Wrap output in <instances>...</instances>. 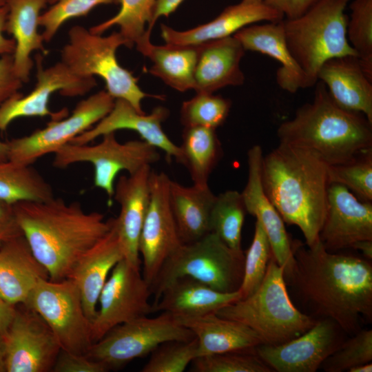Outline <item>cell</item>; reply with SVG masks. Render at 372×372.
Listing matches in <instances>:
<instances>
[{
  "label": "cell",
  "mask_w": 372,
  "mask_h": 372,
  "mask_svg": "<svg viewBox=\"0 0 372 372\" xmlns=\"http://www.w3.org/2000/svg\"><path fill=\"white\" fill-rule=\"evenodd\" d=\"M295 258L285 280L309 316L328 318L349 334L361 329L364 320H372V265L358 256L327 251L320 240L305 248L292 242Z\"/></svg>",
  "instance_id": "1"
},
{
  "label": "cell",
  "mask_w": 372,
  "mask_h": 372,
  "mask_svg": "<svg viewBox=\"0 0 372 372\" xmlns=\"http://www.w3.org/2000/svg\"><path fill=\"white\" fill-rule=\"evenodd\" d=\"M14 209L19 227L50 280L68 278L80 258L111 229L114 218L105 220L97 211L86 212L77 202L60 198L21 201Z\"/></svg>",
  "instance_id": "2"
},
{
  "label": "cell",
  "mask_w": 372,
  "mask_h": 372,
  "mask_svg": "<svg viewBox=\"0 0 372 372\" xmlns=\"http://www.w3.org/2000/svg\"><path fill=\"white\" fill-rule=\"evenodd\" d=\"M261 177L284 222L299 227L308 247L317 242L327 207L329 165L308 149L279 143L262 157Z\"/></svg>",
  "instance_id": "3"
},
{
  "label": "cell",
  "mask_w": 372,
  "mask_h": 372,
  "mask_svg": "<svg viewBox=\"0 0 372 372\" xmlns=\"http://www.w3.org/2000/svg\"><path fill=\"white\" fill-rule=\"evenodd\" d=\"M313 99L277 130L280 143L308 149L328 165L347 162L372 148V123L358 112L339 107L318 81Z\"/></svg>",
  "instance_id": "4"
},
{
  "label": "cell",
  "mask_w": 372,
  "mask_h": 372,
  "mask_svg": "<svg viewBox=\"0 0 372 372\" xmlns=\"http://www.w3.org/2000/svg\"><path fill=\"white\" fill-rule=\"evenodd\" d=\"M216 313L246 324L257 333L262 344L269 345L280 344L297 338L317 320L293 304L287 291L284 268L272 255L257 290L220 308Z\"/></svg>",
  "instance_id": "5"
},
{
  "label": "cell",
  "mask_w": 372,
  "mask_h": 372,
  "mask_svg": "<svg viewBox=\"0 0 372 372\" xmlns=\"http://www.w3.org/2000/svg\"><path fill=\"white\" fill-rule=\"evenodd\" d=\"M351 0H318L302 15L282 20L285 41L310 87L323 63L356 53L347 37L345 8Z\"/></svg>",
  "instance_id": "6"
},
{
  "label": "cell",
  "mask_w": 372,
  "mask_h": 372,
  "mask_svg": "<svg viewBox=\"0 0 372 372\" xmlns=\"http://www.w3.org/2000/svg\"><path fill=\"white\" fill-rule=\"evenodd\" d=\"M121 45H125V41L119 32L103 37L81 25H74L68 31V42L61 49V61L79 76H100L105 83L106 91L114 99L125 100L136 111L145 113L141 105L144 99L164 97L144 92L137 79L120 65L116 52Z\"/></svg>",
  "instance_id": "7"
},
{
  "label": "cell",
  "mask_w": 372,
  "mask_h": 372,
  "mask_svg": "<svg viewBox=\"0 0 372 372\" xmlns=\"http://www.w3.org/2000/svg\"><path fill=\"white\" fill-rule=\"evenodd\" d=\"M245 254L229 248L209 232L182 244L163 263L150 285L155 304L164 288L176 278L188 276L223 293L238 291L244 273Z\"/></svg>",
  "instance_id": "8"
},
{
  "label": "cell",
  "mask_w": 372,
  "mask_h": 372,
  "mask_svg": "<svg viewBox=\"0 0 372 372\" xmlns=\"http://www.w3.org/2000/svg\"><path fill=\"white\" fill-rule=\"evenodd\" d=\"M98 144L67 143L56 150L52 165L65 168L77 163H90L94 167V185L103 189L108 198V205L114 200V183L118 173L127 171L133 174L145 165L160 160L157 148L143 140L119 143L115 132L104 134Z\"/></svg>",
  "instance_id": "9"
},
{
  "label": "cell",
  "mask_w": 372,
  "mask_h": 372,
  "mask_svg": "<svg viewBox=\"0 0 372 372\" xmlns=\"http://www.w3.org/2000/svg\"><path fill=\"white\" fill-rule=\"evenodd\" d=\"M194 338L172 314L162 312L154 318L142 316L116 326L94 342L85 355L110 370L147 355L163 343Z\"/></svg>",
  "instance_id": "10"
},
{
  "label": "cell",
  "mask_w": 372,
  "mask_h": 372,
  "mask_svg": "<svg viewBox=\"0 0 372 372\" xmlns=\"http://www.w3.org/2000/svg\"><path fill=\"white\" fill-rule=\"evenodd\" d=\"M25 305L46 322L61 350L85 355L93 344L91 322L85 314L79 290L71 279L40 280Z\"/></svg>",
  "instance_id": "11"
},
{
  "label": "cell",
  "mask_w": 372,
  "mask_h": 372,
  "mask_svg": "<svg viewBox=\"0 0 372 372\" xmlns=\"http://www.w3.org/2000/svg\"><path fill=\"white\" fill-rule=\"evenodd\" d=\"M114 101L106 90H101L80 101L70 116L51 119L45 127L7 141L8 160L32 165L40 157L54 153L104 118L112 109Z\"/></svg>",
  "instance_id": "12"
},
{
  "label": "cell",
  "mask_w": 372,
  "mask_h": 372,
  "mask_svg": "<svg viewBox=\"0 0 372 372\" xmlns=\"http://www.w3.org/2000/svg\"><path fill=\"white\" fill-rule=\"evenodd\" d=\"M151 296L150 285L140 268L121 260L112 269L99 298V307L91 324L93 343L116 326L154 313L149 302Z\"/></svg>",
  "instance_id": "13"
},
{
  "label": "cell",
  "mask_w": 372,
  "mask_h": 372,
  "mask_svg": "<svg viewBox=\"0 0 372 372\" xmlns=\"http://www.w3.org/2000/svg\"><path fill=\"white\" fill-rule=\"evenodd\" d=\"M35 61L34 88L25 96L17 93L0 106V131H6L12 121L20 117L50 116L52 119L66 117L65 108L55 113L50 110L48 104L52 94L59 92L64 96H83L97 85L94 77L79 76L61 61L48 68L43 67L41 54H37Z\"/></svg>",
  "instance_id": "14"
},
{
  "label": "cell",
  "mask_w": 372,
  "mask_h": 372,
  "mask_svg": "<svg viewBox=\"0 0 372 372\" xmlns=\"http://www.w3.org/2000/svg\"><path fill=\"white\" fill-rule=\"evenodd\" d=\"M3 335L6 372H50L61 350L52 331L33 309L19 304Z\"/></svg>",
  "instance_id": "15"
},
{
  "label": "cell",
  "mask_w": 372,
  "mask_h": 372,
  "mask_svg": "<svg viewBox=\"0 0 372 372\" xmlns=\"http://www.w3.org/2000/svg\"><path fill=\"white\" fill-rule=\"evenodd\" d=\"M170 180L164 172L151 171L150 200L139 239L143 276L149 285L165 260L183 244L169 203Z\"/></svg>",
  "instance_id": "16"
},
{
  "label": "cell",
  "mask_w": 372,
  "mask_h": 372,
  "mask_svg": "<svg viewBox=\"0 0 372 372\" xmlns=\"http://www.w3.org/2000/svg\"><path fill=\"white\" fill-rule=\"evenodd\" d=\"M344 333L333 320L318 319L302 335L278 345L261 344L256 354L278 372H316L344 341Z\"/></svg>",
  "instance_id": "17"
},
{
  "label": "cell",
  "mask_w": 372,
  "mask_h": 372,
  "mask_svg": "<svg viewBox=\"0 0 372 372\" xmlns=\"http://www.w3.org/2000/svg\"><path fill=\"white\" fill-rule=\"evenodd\" d=\"M319 240L329 251L372 240V203L362 201L343 185L331 183Z\"/></svg>",
  "instance_id": "18"
},
{
  "label": "cell",
  "mask_w": 372,
  "mask_h": 372,
  "mask_svg": "<svg viewBox=\"0 0 372 372\" xmlns=\"http://www.w3.org/2000/svg\"><path fill=\"white\" fill-rule=\"evenodd\" d=\"M263 155L260 145H254L247 152L248 177L241 192L246 211L256 217L269 239L272 256L284 268L285 279L291 274L295 262L290 240L281 216L265 193L261 177Z\"/></svg>",
  "instance_id": "19"
},
{
  "label": "cell",
  "mask_w": 372,
  "mask_h": 372,
  "mask_svg": "<svg viewBox=\"0 0 372 372\" xmlns=\"http://www.w3.org/2000/svg\"><path fill=\"white\" fill-rule=\"evenodd\" d=\"M169 114V110L163 106L156 107L150 114L140 113L127 101L116 99L112 109L104 118L74 137L70 143L88 144L104 134L119 130H130L137 132L142 140L163 151L169 161L172 158L178 161L180 147L169 138L161 126Z\"/></svg>",
  "instance_id": "20"
},
{
  "label": "cell",
  "mask_w": 372,
  "mask_h": 372,
  "mask_svg": "<svg viewBox=\"0 0 372 372\" xmlns=\"http://www.w3.org/2000/svg\"><path fill=\"white\" fill-rule=\"evenodd\" d=\"M150 165L128 176H121L114 185V200L121 207L116 218L123 258L140 268L139 239L150 200Z\"/></svg>",
  "instance_id": "21"
},
{
  "label": "cell",
  "mask_w": 372,
  "mask_h": 372,
  "mask_svg": "<svg viewBox=\"0 0 372 372\" xmlns=\"http://www.w3.org/2000/svg\"><path fill=\"white\" fill-rule=\"evenodd\" d=\"M283 14L265 3L238 4L227 7L211 21L185 31H178L165 24L161 36L166 44L197 45L207 41L233 36L240 29L260 21H280Z\"/></svg>",
  "instance_id": "22"
},
{
  "label": "cell",
  "mask_w": 372,
  "mask_h": 372,
  "mask_svg": "<svg viewBox=\"0 0 372 372\" xmlns=\"http://www.w3.org/2000/svg\"><path fill=\"white\" fill-rule=\"evenodd\" d=\"M318 81L324 84L339 107L361 113L372 123V79L364 72L357 56L327 60L318 73Z\"/></svg>",
  "instance_id": "23"
},
{
  "label": "cell",
  "mask_w": 372,
  "mask_h": 372,
  "mask_svg": "<svg viewBox=\"0 0 372 372\" xmlns=\"http://www.w3.org/2000/svg\"><path fill=\"white\" fill-rule=\"evenodd\" d=\"M123 258L116 218L109 232L78 261L69 278L77 286L85 314L94 320L100 293L114 267Z\"/></svg>",
  "instance_id": "24"
},
{
  "label": "cell",
  "mask_w": 372,
  "mask_h": 372,
  "mask_svg": "<svg viewBox=\"0 0 372 372\" xmlns=\"http://www.w3.org/2000/svg\"><path fill=\"white\" fill-rule=\"evenodd\" d=\"M194 72L196 92L214 93L245 82L240 67L245 50L234 36L197 45Z\"/></svg>",
  "instance_id": "25"
},
{
  "label": "cell",
  "mask_w": 372,
  "mask_h": 372,
  "mask_svg": "<svg viewBox=\"0 0 372 372\" xmlns=\"http://www.w3.org/2000/svg\"><path fill=\"white\" fill-rule=\"evenodd\" d=\"M48 272L33 254L23 236L0 246V295L8 304H25Z\"/></svg>",
  "instance_id": "26"
},
{
  "label": "cell",
  "mask_w": 372,
  "mask_h": 372,
  "mask_svg": "<svg viewBox=\"0 0 372 372\" xmlns=\"http://www.w3.org/2000/svg\"><path fill=\"white\" fill-rule=\"evenodd\" d=\"M282 20L254 23L240 29L233 36L245 51L257 52L276 60L280 64L276 73V83L282 90L293 94L311 87L287 48Z\"/></svg>",
  "instance_id": "27"
},
{
  "label": "cell",
  "mask_w": 372,
  "mask_h": 372,
  "mask_svg": "<svg viewBox=\"0 0 372 372\" xmlns=\"http://www.w3.org/2000/svg\"><path fill=\"white\" fill-rule=\"evenodd\" d=\"M240 298L238 291H218L192 277L176 278L163 290L153 304L154 312H167L176 318H194L216 313Z\"/></svg>",
  "instance_id": "28"
},
{
  "label": "cell",
  "mask_w": 372,
  "mask_h": 372,
  "mask_svg": "<svg viewBox=\"0 0 372 372\" xmlns=\"http://www.w3.org/2000/svg\"><path fill=\"white\" fill-rule=\"evenodd\" d=\"M176 319L192 331L196 338L197 357L254 351L262 344L257 333L250 327L240 322L220 317L216 313Z\"/></svg>",
  "instance_id": "29"
},
{
  "label": "cell",
  "mask_w": 372,
  "mask_h": 372,
  "mask_svg": "<svg viewBox=\"0 0 372 372\" xmlns=\"http://www.w3.org/2000/svg\"><path fill=\"white\" fill-rule=\"evenodd\" d=\"M8 12L6 31L13 36L16 45L12 54L16 75L23 83L28 82L34 65L31 53L40 50L48 53L44 39L38 32L39 18L46 0H6Z\"/></svg>",
  "instance_id": "30"
},
{
  "label": "cell",
  "mask_w": 372,
  "mask_h": 372,
  "mask_svg": "<svg viewBox=\"0 0 372 372\" xmlns=\"http://www.w3.org/2000/svg\"><path fill=\"white\" fill-rule=\"evenodd\" d=\"M147 30L135 44L136 50L152 62L148 72L173 89L184 92L194 90L197 45H156Z\"/></svg>",
  "instance_id": "31"
},
{
  "label": "cell",
  "mask_w": 372,
  "mask_h": 372,
  "mask_svg": "<svg viewBox=\"0 0 372 372\" xmlns=\"http://www.w3.org/2000/svg\"><path fill=\"white\" fill-rule=\"evenodd\" d=\"M216 196L209 186L187 187L170 180L169 203L183 244L196 241L210 232L209 216Z\"/></svg>",
  "instance_id": "32"
},
{
  "label": "cell",
  "mask_w": 372,
  "mask_h": 372,
  "mask_svg": "<svg viewBox=\"0 0 372 372\" xmlns=\"http://www.w3.org/2000/svg\"><path fill=\"white\" fill-rule=\"evenodd\" d=\"M178 163L187 169L193 185L207 187L209 178L222 155L216 130L201 127H184Z\"/></svg>",
  "instance_id": "33"
},
{
  "label": "cell",
  "mask_w": 372,
  "mask_h": 372,
  "mask_svg": "<svg viewBox=\"0 0 372 372\" xmlns=\"http://www.w3.org/2000/svg\"><path fill=\"white\" fill-rule=\"evenodd\" d=\"M52 186L30 165L9 160L0 162V200L14 205L21 201H45L54 198Z\"/></svg>",
  "instance_id": "34"
},
{
  "label": "cell",
  "mask_w": 372,
  "mask_h": 372,
  "mask_svg": "<svg viewBox=\"0 0 372 372\" xmlns=\"http://www.w3.org/2000/svg\"><path fill=\"white\" fill-rule=\"evenodd\" d=\"M246 208L241 192L228 190L216 196L209 216V229L234 251L243 252L242 229Z\"/></svg>",
  "instance_id": "35"
},
{
  "label": "cell",
  "mask_w": 372,
  "mask_h": 372,
  "mask_svg": "<svg viewBox=\"0 0 372 372\" xmlns=\"http://www.w3.org/2000/svg\"><path fill=\"white\" fill-rule=\"evenodd\" d=\"M156 2V0H118L121 8L116 14L89 30L93 34H102L118 25L125 46L132 48L145 34L146 24H150Z\"/></svg>",
  "instance_id": "36"
},
{
  "label": "cell",
  "mask_w": 372,
  "mask_h": 372,
  "mask_svg": "<svg viewBox=\"0 0 372 372\" xmlns=\"http://www.w3.org/2000/svg\"><path fill=\"white\" fill-rule=\"evenodd\" d=\"M329 178L331 184L343 185L360 200L372 202V148L347 162L329 165Z\"/></svg>",
  "instance_id": "37"
},
{
  "label": "cell",
  "mask_w": 372,
  "mask_h": 372,
  "mask_svg": "<svg viewBox=\"0 0 372 372\" xmlns=\"http://www.w3.org/2000/svg\"><path fill=\"white\" fill-rule=\"evenodd\" d=\"M347 37L362 68L372 79V0H353Z\"/></svg>",
  "instance_id": "38"
},
{
  "label": "cell",
  "mask_w": 372,
  "mask_h": 372,
  "mask_svg": "<svg viewBox=\"0 0 372 372\" xmlns=\"http://www.w3.org/2000/svg\"><path fill=\"white\" fill-rule=\"evenodd\" d=\"M231 101L214 93L196 92L183 103L180 121L184 127L201 126L216 129L222 125L229 114Z\"/></svg>",
  "instance_id": "39"
},
{
  "label": "cell",
  "mask_w": 372,
  "mask_h": 372,
  "mask_svg": "<svg viewBox=\"0 0 372 372\" xmlns=\"http://www.w3.org/2000/svg\"><path fill=\"white\" fill-rule=\"evenodd\" d=\"M271 255L267 236L261 223L256 220L252 242L245 254L243 278L238 289L240 299L249 296L259 287Z\"/></svg>",
  "instance_id": "40"
},
{
  "label": "cell",
  "mask_w": 372,
  "mask_h": 372,
  "mask_svg": "<svg viewBox=\"0 0 372 372\" xmlns=\"http://www.w3.org/2000/svg\"><path fill=\"white\" fill-rule=\"evenodd\" d=\"M322 364L326 372L348 371L351 368L372 360V330L360 329Z\"/></svg>",
  "instance_id": "41"
},
{
  "label": "cell",
  "mask_w": 372,
  "mask_h": 372,
  "mask_svg": "<svg viewBox=\"0 0 372 372\" xmlns=\"http://www.w3.org/2000/svg\"><path fill=\"white\" fill-rule=\"evenodd\" d=\"M196 372H271L256 354L249 351L229 352L197 357L193 361Z\"/></svg>",
  "instance_id": "42"
},
{
  "label": "cell",
  "mask_w": 372,
  "mask_h": 372,
  "mask_svg": "<svg viewBox=\"0 0 372 372\" xmlns=\"http://www.w3.org/2000/svg\"><path fill=\"white\" fill-rule=\"evenodd\" d=\"M196 338L188 341L174 340L161 344L151 353L142 372H183L197 358Z\"/></svg>",
  "instance_id": "43"
},
{
  "label": "cell",
  "mask_w": 372,
  "mask_h": 372,
  "mask_svg": "<svg viewBox=\"0 0 372 372\" xmlns=\"http://www.w3.org/2000/svg\"><path fill=\"white\" fill-rule=\"evenodd\" d=\"M116 3L118 0H59L39 16L44 41L50 42L67 21L85 16L99 5Z\"/></svg>",
  "instance_id": "44"
},
{
  "label": "cell",
  "mask_w": 372,
  "mask_h": 372,
  "mask_svg": "<svg viewBox=\"0 0 372 372\" xmlns=\"http://www.w3.org/2000/svg\"><path fill=\"white\" fill-rule=\"evenodd\" d=\"M103 364L88 358L85 355L72 353L61 350L52 372H106Z\"/></svg>",
  "instance_id": "45"
},
{
  "label": "cell",
  "mask_w": 372,
  "mask_h": 372,
  "mask_svg": "<svg viewBox=\"0 0 372 372\" xmlns=\"http://www.w3.org/2000/svg\"><path fill=\"white\" fill-rule=\"evenodd\" d=\"M22 84L14 70L12 54L0 56V106L18 93Z\"/></svg>",
  "instance_id": "46"
},
{
  "label": "cell",
  "mask_w": 372,
  "mask_h": 372,
  "mask_svg": "<svg viewBox=\"0 0 372 372\" xmlns=\"http://www.w3.org/2000/svg\"><path fill=\"white\" fill-rule=\"evenodd\" d=\"M21 236L14 205L0 200V246Z\"/></svg>",
  "instance_id": "47"
},
{
  "label": "cell",
  "mask_w": 372,
  "mask_h": 372,
  "mask_svg": "<svg viewBox=\"0 0 372 372\" xmlns=\"http://www.w3.org/2000/svg\"><path fill=\"white\" fill-rule=\"evenodd\" d=\"M318 0H265L264 3L286 16L294 19L309 10Z\"/></svg>",
  "instance_id": "48"
},
{
  "label": "cell",
  "mask_w": 372,
  "mask_h": 372,
  "mask_svg": "<svg viewBox=\"0 0 372 372\" xmlns=\"http://www.w3.org/2000/svg\"><path fill=\"white\" fill-rule=\"evenodd\" d=\"M8 12V9L6 0H0V56L5 54H12L16 45L13 39H8L3 34L6 31Z\"/></svg>",
  "instance_id": "49"
},
{
  "label": "cell",
  "mask_w": 372,
  "mask_h": 372,
  "mask_svg": "<svg viewBox=\"0 0 372 372\" xmlns=\"http://www.w3.org/2000/svg\"><path fill=\"white\" fill-rule=\"evenodd\" d=\"M184 0H156L153 18L148 25L147 31L151 34L152 29L158 20L161 17H169L173 13Z\"/></svg>",
  "instance_id": "50"
},
{
  "label": "cell",
  "mask_w": 372,
  "mask_h": 372,
  "mask_svg": "<svg viewBox=\"0 0 372 372\" xmlns=\"http://www.w3.org/2000/svg\"><path fill=\"white\" fill-rule=\"evenodd\" d=\"M15 309V306L6 302L0 295V333L3 335L14 318Z\"/></svg>",
  "instance_id": "51"
},
{
  "label": "cell",
  "mask_w": 372,
  "mask_h": 372,
  "mask_svg": "<svg viewBox=\"0 0 372 372\" xmlns=\"http://www.w3.org/2000/svg\"><path fill=\"white\" fill-rule=\"evenodd\" d=\"M351 248L360 251L365 259L368 260H371L372 240H365L357 242L351 247Z\"/></svg>",
  "instance_id": "52"
},
{
  "label": "cell",
  "mask_w": 372,
  "mask_h": 372,
  "mask_svg": "<svg viewBox=\"0 0 372 372\" xmlns=\"http://www.w3.org/2000/svg\"><path fill=\"white\" fill-rule=\"evenodd\" d=\"M0 372H6V352L4 336L0 333Z\"/></svg>",
  "instance_id": "53"
},
{
  "label": "cell",
  "mask_w": 372,
  "mask_h": 372,
  "mask_svg": "<svg viewBox=\"0 0 372 372\" xmlns=\"http://www.w3.org/2000/svg\"><path fill=\"white\" fill-rule=\"evenodd\" d=\"M372 371V363L367 362L361 364L351 368L348 372H371Z\"/></svg>",
  "instance_id": "54"
},
{
  "label": "cell",
  "mask_w": 372,
  "mask_h": 372,
  "mask_svg": "<svg viewBox=\"0 0 372 372\" xmlns=\"http://www.w3.org/2000/svg\"><path fill=\"white\" fill-rule=\"evenodd\" d=\"M8 160V142L0 141V162Z\"/></svg>",
  "instance_id": "55"
},
{
  "label": "cell",
  "mask_w": 372,
  "mask_h": 372,
  "mask_svg": "<svg viewBox=\"0 0 372 372\" xmlns=\"http://www.w3.org/2000/svg\"><path fill=\"white\" fill-rule=\"evenodd\" d=\"M241 1L245 3H264L265 0H242Z\"/></svg>",
  "instance_id": "56"
},
{
  "label": "cell",
  "mask_w": 372,
  "mask_h": 372,
  "mask_svg": "<svg viewBox=\"0 0 372 372\" xmlns=\"http://www.w3.org/2000/svg\"><path fill=\"white\" fill-rule=\"evenodd\" d=\"M58 1L59 0H46L47 3L50 4V5H52V4L55 3Z\"/></svg>",
  "instance_id": "57"
}]
</instances>
